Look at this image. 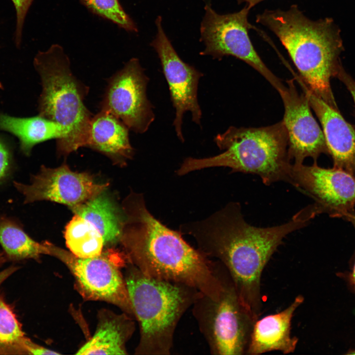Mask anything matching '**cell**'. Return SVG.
Returning a JSON list of instances; mask_svg holds the SVG:
<instances>
[{"label":"cell","mask_w":355,"mask_h":355,"mask_svg":"<svg viewBox=\"0 0 355 355\" xmlns=\"http://www.w3.org/2000/svg\"><path fill=\"white\" fill-rule=\"evenodd\" d=\"M92 13L111 21L128 32H137V27L118 0H79Z\"/></svg>","instance_id":"24"},{"label":"cell","mask_w":355,"mask_h":355,"mask_svg":"<svg viewBox=\"0 0 355 355\" xmlns=\"http://www.w3.org/2000/svg\"><path fill=\"white\" fill-rule=\"evenodd\" d=\"M30 355H59V353L54 351L46 349L32 342L30 339L25 338L21 347L20 354Z\"/></svg>","instance_id":"27"},{"label":"cell","mask_w":355,"mask_h":355,"mask_svg":"<svg viewBox=\"0 0 355 355\" xmlns=\"http://www.w3.org/2000/svg\"><path fill=\"white\" fill-rule=\"evenodd\" d=\"M122 205L120 241L131 263L149 277L184 284L213 298L219 296L222 281L216 261L156 219L142 194L132 191Z\"/></svg>","instance_id":"2"},{"label":"cell","mask_w":355,"mask_h":355,"mask_svg":"<svg viewBox=\"0 0 355 355\" xmlns=\"http://www.w3.org/2000/svg\"><path fill=\"white\" fill-rule=\"evenodd\" d=\"M214 141L224 151L205 158L188 157L177 171L178 176L215 167H226L232 172L259 176L266 185L277 181L292 184L291 163L288 152V137L283 120L258 128L230 127L217 135Z\"/></svg>","instance_id":"4"},{"label":"cell","mask_w":355,"mask_h":355,"mask_svg":"<svg viewBox=\"0 0 355 355\" xmlns=\"http://www.w3.org/2000/svg\"><path fill=\"white\" fill-rule=\"evenodd\" d=\"M316 215L309 205L284 224L258 227L245 220L239 203L230 202L205 219L181 225L180 232L192 236L201 253L223 265L242 303L257 320L262 308L261 278L266 265L284 238L308 225Z\"/></svg>","instance_id":"1"},{"label":"cell","mask_w":355,"mask_h":355,"mask_svg":"<svg viewBox=\"0 0 355 355\" xmlns=\"http://www.w3.org/2000/svg\"><path fill=\"white\" fill-rule=\"evenodd\" d=\"M103 191L69 209L92 224L103 237L105 245L120 241L124 220L114 203Z\"/></svg>","instance_id":"19"},{"label":"cell","mask_w":355,"mask_h":355,"mask_svg":"<svg viewBox=\"0 0 355 355\" xmlns=\"http://www.w3.org/2000/svg\"><path fill=\"white\" fill-rule=\"evenodd\" d=\"M34 0H11L16 11L15 40L16 45H20L26 16Z\"/></svg>","instance_id":"26"},{"label":"cell","mask_w":355,"mask_h":355,"mask_svg":"<svg viewBox=\"0 0 355 355\" xmlns=\"http://www.w3.org/2000/svg\"><path fill=\"white\" fill-rule=\"evenodd\" d=\"M311 107L322 128L328 153L331 156L334 167L342 169L355 178V131L339 113L302 84Z\"/></svg>","instance_id":"15"},{"label":"cell","mask_w":355,"mask_h":355,"mask_svg":"<svg viewBox=\"0 0 355 355\" xmlns=\"http://www.w3.org/2000/svg\"><path fill=\"white\" fill-rule=\"evenodd\" d=\"M155 24L157 33L150 44L158 54L169 86L171 100L175 109L173 126L177 136L184 142V114L190 112L192 121L200 126L201 124L202 112L198 90L199 80L204 74L179 57L164 32L160 16L157 17Z\"/></svg>","instance_id":"11"},{"label":"cell","mask_w":355,"mask_h":355,"mask_svg":"<svg viewBox=\"0 0 355 355\" xmlns=\"http://www.w3.org/2000/svg\"><path fill=\"white\" fill-rule=\"evenodd\" d=\"M70 63L59 44L39 51L34 60L42 88L38 114L59 123L66 132L65 137L57 142L59 156L86 146L92 118L84 103L89 88L73 75Z\"/></svg>","instance_id":"6"},{"label":"cell","mask_w":355,"mask_h":355,"mask_svg":"<svg viewBox=\"0 0 355 355\" xmlns=\"http://www.w3.org/2000/svg\"><path fill=\"white\" fill-rule=\"evenodd\" d=\"M256 22L278 37L299 73V83L337 109L330 79L339 69L343 46L333 20H311L293 4L286 10L266 9Z\"/></svg>","instance_id":"3"},{"label":"cell","mask_w":355,"mask_h":355,"mask_svg":"<svg viewBox=\"0 0 355 355\" xmlns=\"http://www.w3.org/2000/svg\"><path fill=\"white\" fill-rule=\"evenodd\" d=\"M341 75H342V78L344 79L345 83H346L350 91H351L355 103V84H354L353 82L349 79V78H347L346 75H344L343 72H342Z\"/></svg>","instance_id":"29"},{"label":"cell","mask_w":355,"mask_h":355,"mask_svg":"<svg viewBox=\"0 0 355 355\" xmlns=\"http://www.w3.org/2000/svg\"><path fill=\"white\" fill-rule=\"evenodd\" d=\"M125 281L140 326L136 354L170 355L177 326L200 292L184 284L146 276L131 263Z\"/></svg>","instance_id":"5"},{"label":"cell","mask_w":355,"mask_h":355,"mask_svg":"<svg viewBox=\"0 0 355 355\" xmlns=\"http://www.w3.org/2000/svg\"><path fill=\"white\" fill-rule=\"evenodd\" d=\"M7 259L4 252H0V267L5 262Z\"/></svg>","instance_id":"31"},{"label":"cell","mask_w":355,"mask_h":355,"mask_svg":"<svg viewBox=\"0 0 355 355\" xmlns=\"http://www.w3.org/2000/svg\"><path fill=\"white\" fill-rule=\"evenodd\" d=\"M292 184L315 201L320 213L348 221L355 216V178L333 167L324 168L293 163Z\"/></svg>","instance_id":"10"},{"label":"cell","mask_w":355,"mask_h":355,"mask_svg":"<svg viewBox=\"0 0 355 355\" xmlns=\"http://www.w3.org/2000/svg\"><path fill=\"white\" fill-rule=\"evenodd\" d=\"M282 98L283 121L288 137L289 157L294 164H302L307 157L317 162L322 153H328L322 131L313 116L306 95L297 91L293 79L278 91Z\"/></svg>","instance_id":"14"},{"label":"cell","mask_w":355,"mask_h":355,"mask_svg":"<svg viewBox=\"0 0 355 355\" xmlns=\"http://www.w3.org/2000/svg\"><path fill=\"white\" fill-rule=\"evenodd\" d=\"M263 0H236L238 4L245 3L251 9Z\"/></svg>","instance_id":"30"},{"label":"cell","mask_w":355,"mask_h":355,"mask_svg":"<svg viewBox=\"0 0 355 355\" xmlns=\"http://www.w3.org/2000/svg\"><path fill=\"white\" fill-rule=\"evenodd\" d=\"M201 25L202 41L205 48L201 55L221 59L234 56L249 65L261 74L278 91L284 85L266 66L254 49L248 35L252 25L248 22L251 8L246 4L238 12L217 13L206 5Z\"/></svg>","instance_id":"8"},{"label":"cell","mask_w":355,"mask_h":355,"mask_svg":"<svg viewBox=\"0 0 355 355\" xmlns=\"http://www.w3.org/2000/svg\"><path fill=\"white\" fill-rule=\"evenodd\" d=\"M149 81L139 60L131 59L108 80L101 110L111 113L136 133H145L155 118L147 96Z\"/></svg>","instance_id":"9"},{"label":"cell","mask_w":355,"mask_h":355,"mask_svg":"<svg viewBox=\"0 0 355 355\" xmlns=\"http://www.w3.org/2000/svg\"><path fill=\"white\" fill-rule=\"evenodd\" d=\"M64 235L67 247L77 257H92L102 253L103 236L92 224L76 214L67 225Z\"/></svg>","instance_id":"22"},{"label":"cell","mask_w":355,"mask_h":355,"mask_svg":"<svg viewBox=\"0 0 355 355\" xmlns=\"http://www.w3.org/2000/svg\"><path fill=\"white\" fill-rule=\"evenodd\" d=\"M25 338L15 314L0 295V354H20Z\"/></svg>","instance_id":"23"},{"label":"cell","mask_w":355,"mask_h":355,"mask_svg":"<svg viewBox=\"0 0 355 355\" xmlns=\"http://www.w3.org/2000/svg\"><path fill=\"white\" fill-rule=\"evenodd\" d=\"M117 253L109 250L83 258L54 246L52 248V254L60 256L68 264L84 296L113 303L134 316L125 281L113 260Z\"/></svg>","instance_id":"12"},{"label":"cell","mask_w":355,"mask_h":355,"mask_svg":"<svg viewBox=\"0 0 355 355\" xmlns=\"http://www.w3.org/2000/svg\"><path fill=\"white\" fill-rule=\"evenodd\" d=\"M0 130L16 137L21 151L26 156L31 154L36 145L54 139L58 142L66 136L65 130L60 124L39 114L17 117L0 113Z\"/></svg>","instance_id":"18"},{"label":"cell","mask_w":355,"mask_h":355,"mask_svg":"<svg viewBox=\"0 0 355 355\" xmlns=\"http://www.w3.org/2000/svg\"><path fill=\"white\" fill-rule=\"evenodd\" d=\"M14 168L13 154L10 146L0 137V185L11 177Z\"/></svg>","instance_id":"25"},{"label":"cell","mask_w":355,"mask_h":355,"mask_svg":"<svg viewBox=\"0 0 355 355\" xmlns=\"http://www.w3.org/2000/svg\"><path fill=\"white\" fill-rule=\"evenodd\" d=\"M0 245L7 259L12 261L37 259L51 253V244L33 240L18 221L4 215H0Z\"/></svg>","instance_id":"21"},{"label":"cell","mask_w":355,"mask_h":355,"mask_svg":"<svg viewBox=\"0 0 355 355\" xmlns=\"http://www.w3.org/2000/svg\"><path fill=\"white\" fill-rule=\"evenodd\" d=\"M304 301V297L299 295L283 311L258 319L246 355H258L273 351L284 354L293 353L299 339L291 335V322L295 312Z\"/></svg>","instance_id":"16"},{"label":"cell","mask_w":355,"mask_h":355,"mask_svg":"<svg viewBox=\"0 0 355 355\" xmlns=\"http://www.w3.org/2000/svg\"><path fill=\"white\" fill-rule=\"evenodd\" d=\"M346 355H355V349H352L348 351L346 354Z\"/></svg>","instance_id":"32"},{"label":"cell","mask_w":355,"mask_h":355,"mask_svg":"<svg viewBox=\"0 0 355 355\" xmlns=\"http://www.w3.org/2000/svg\"><path fill=\"white\" fill-rule=\"evenodd\" d=\"M191 307L211 354L246 355L257 320L242 303L224 267L219 296L213 298L199 292Z\"/></svg>","instance_id":"7"},{"label":"cell","mask_w":355,"mask_h":355,"mask_svg":"<svg viewBox=\"0 0 355 355\" xmlns=\"http://www.w3.org/2000/svg\"><path fill=\"white\" fill-rule=\"evenodd\" d=\"M134 324L126 315L101 320L92 338L76 355H126V344L134 331Z\"/></svg>","instance_id":"20"},{"label":"cell","mask_w":355,"mask_h":355,"mask_svg":"<svg viewBox=\"0 0 355 355\" xmlns=\"http://www.w3.org/2000/svg\"><path fill=\"white\" fill-rule=\"evenodd\" d=\"M350 221L352 223L355 228V216L351 218ZM348 281L352 290L355 294V260L351 270L349 273Z\"/></svg>","instance_id":"28"},{"label":"cell","mask_w":355,"mask_h":355,"mask_svg":"<svg viewBox=\"0 0 355 355\" xmlns=\"http://www.w3.org/2000/svg\"><path fill=\"white\" fill-rule=\"evenodd\" d=\"M13 185L24 196L25 204L49 201L69 208L105 191L108 186L96 182L87 173L72 171L66 164L55 168L42 166L39 173L32 176L30 184L14 181Z\"/></svg>","instance_id":"13"},{"label":"cell","mask_w":355,"mask_h":355,"mask_svg":"<svg viewBox=\"0 0 355 355\" xmlns=\"http://www.w3.org/2000/svg\"><path fill=\"white\" fill-rule=\"evenodd\" d=\"M129 128L111 113L101 110L92 117L86 147L97 150L123 165L132 158Z\"/></svg>","instance_id":"17"}]
</instances>
